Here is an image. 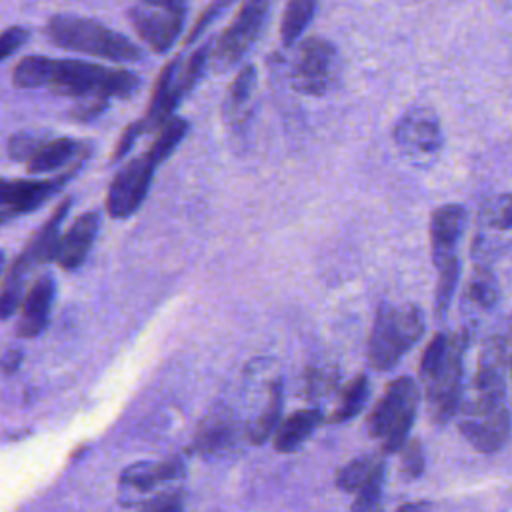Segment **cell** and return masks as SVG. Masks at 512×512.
Listing matches in <instances>:
<instances>
[{"mask_svg":"<svg viewBox=\"0 0 512 512\" xmlns=\"http://www.w3.org/2000/svg\"><path fill=\"white\" fill-rule=\"evenodd\" d=\"M12 84L22 90L48 88L74 98V106H108L112 98H130L140 86V76L126 68L32 54L18 60L12 70Z\"/></svg>","mask_w":512,"mask_h":512,"instance_id":"obj_1","label":"cell"},{"mask_svg":"<svg viewBox=\"0 0 512 512\" xmlns=\"http://www.w3.org/2000/svg\"><path fill=\"white\" fill-rule=\"evenodd\" d=\"M208 56H212V46L202 44L186 60L178 56L164 66V70L158 74L156 84L152 88L146 114L124 128L122 136L116 142L112 160H120L132 148L138 136H142L144 132L160 130L174 118L172 110L180 104L182 96L192 90L204 66L208 64Z\"/></svg>","mask_w":512,"mask_h":512,"instance_id":"obj_2","label":"cell"},{"mask_svg":"<svg viewBox=\"0 0 512 512\" xmlns=\"http://www.w3.org/2000/svg\"><path fill=\"white\" fill-rule=\"evenodd\" d=\"M464 350V334L438 332L420 358V380L430 418L436 424L448 422L460 406Z\"/></svg>","mask_w":512,"mask_h":512,"instance_id":"obj_3","label":"cell"},{"mask_svg":"<svg viewBox=\"0 0 512 512\" xmlns=\"http://www.w3.org/2000/svg\"><path fill=\"white\" fill-rule=\"evenodd\" d=\"M186 132H188V122L178 116L172 118L166 126L158 130L154 142L148 146L146 152L128 160L116 172L106 192V210L112 218L124 220L140 208V204L148 194L156 168L180 144Z\"/></svg>","mask_w":512,"mask_h":512,"instance_id":"obj_4","label":"cell"},{"mask_svg":"<svg viewBox=\"0 0 512 512\" xmlns=\"http://www.w3.org/2000/svg\"><path fill=\"white\" fill-rule=\"evenodd\" d=\"M46 38L64 50L110 62H136L142 58V50L130 38L88 16L54 14L46 22Z\"/></svg>","mask_w":512,"mask_h":512,"instance_id":"obj_5","label":"cell"},{"mask_svg":"<svg viewBox=\"0 0 512 512\" xmlns=\"http://www.w3.org/2000/svg\"><path fill=\"white\" fill-rule=\"evenodd\" d=\"M424 314L418 306L380 304L368 338V362L374 370H392L422 338Z\"/></svg>","mask_w":512,"mask_h":512,"instance_id":"obj_6","label":"cell"},{"mask_svg":"<svg viewBox=\"0 0 512 512\" xmlns=\"http://www.w3.org/2000/svg\"><path fill=\"white\" fill-rule=\"evenodd\" d=\"M420 402V388L414 378L392 380L368 416V432L380 440L382 450L392 454L404 448Z\"/></svg>","mask_w":512,"mask_h":512,"instance_id":"obj_7","label":"cell"},{"mask_svg":"<svg viewBox=\"0 0 512 512\" xmlns=\"http://www.w3.org/2000/svg\"><path fill=\"white\" fill-rule=\"evenodd\" d=\"M72 198H64L52 212V216L36 230V234L30 238V242L22 248V252L14 258V262L6 268L4 274V284H2V298H0V308H2V318L8 320L12 312H16L22 294V286L26 282V276L30 270L36 266H42L50 260H56V248H58V228L62 220L66 218L70 210Z\"/></svg>","mask_w":512,"mask_h":512,"instance_id":"obj_8","label":"cell"},{"mask_svg":"<svg viewBox=\"0 0 512 512\" xmlns=\"http://www.w3.org/2000/svg\"><path fill=\"white\" fill-rule=\"evenodd\" d=\"M460 432L480 452H496L510 434L506 396L472 390L462 402Z\"/></svg>","mask_w":512,"mask_h":512,"instance_id":"obj_9","label":"cell"},{"mask_svg":"<svg viewBox=\"0 0 512 512\" xmlns=\"http://www.w3.org/2000/svg\"><path fill=\"white\" fill-rule=\"evenodd\" d=\"M340 76V60L336 46L320 36L306 38L294 56L290 70V84L296 92L310 96H324L330 92Z\"/></svg>","mask_w":512,"mask_h":512,"instance_id":"obj_10","label":"cell"},{"mask_svg":"<svg viewBox=\"0 0 512 512\" xmlns=\"http://www.w3.org/2000/svg\"><path fill=\"white\" fill-rule=\"evenodd\" d=\"M184 18V2H138L128 10V20L134 32L158 54L172 48L182 32Z\"/></svg>","mask_w":512,"mask_h":512,"instance_id":"obj_11","label":"cell"},{"mask_svg":"<svg viewBox=\"0 0 512 512\" xmlns=\"http://www.w3.org/2000/svg\"><path fill=\"white\" fill-rule=\"evenodd\" d=\"M268 2H246L234 20L224 28L212 46V64L216 70H228L238 64L264 30Z\"/></svg>","mask_w":512,"mask_h":512,"instance_id":"obj_12","label":"cell"},{"mask_svg":"<svg viewBox=\"0 0 512 512\" xmlns=\"http://www.w3.org/2000/svg\"><path fill=\"white\" fill-rule=\"evenodd\" d=\"M80 164L70 166L64 174L50 176V178H6L0 188V212L2 222L8 224L12 218L24 216L38 206H42L46 200H50L54 194H58L80 170Z\"/></svg>","mask_w":512,"mask_h":512,"instance_id":"obj_13","label":"cell"},{"mask_svg":"<svg viewBox=\"0 0 512 512\" xmlns=\"http://www.w3.org/2000/svg\"><path fill=\"white\" fill-rule=\"evenodd\" d=\"M394 142L412 162H428L442 148V128L434 110L414 106L396 122Z\"/></svg>","mask_w":512,"mask_h":512,"instance_id":"obj_14","label":"cell"},{"mask_svg":"<svg viewBox=\"0 0 512 512\" xmlns=\"http://www.w3.org/2000/svg\"><path fill=\"white\" fill-rule=\"evenodd\" d=\"M88 144L68 136H52L50 132H42L36 148L26 160L28 174H48L62 166H68L72 160H84L88 156Z\"/></svg>","mask_w":512,"mask_h":512,"instance_id":"obj_15","label":"cell"},{"mask_svg":"<svg viewBox=\"0 0 512 512\" xmlns=\"http://www.w3.org/2000/svg\"><path fill=\"white\" fill-rule=\"evenodd\" d=\"M466 226V210L460 204H444L430 218L432 260L438 266L456 260V246Z\"/></svg>","mask_w":512,"mask_h":512,"instance_id":"obj_16","label":"cell"},{"mask_svg":"<svg viewBox=\"0 0 512 512\" xmlns=\"http://www.w3.org/2000/svg\"><path fill=\"white\" fill-rule=\"evenodd\" d=\"M56 284L50 274H40L28 288L20 304V320L16 326L18 336L36 338L44 332L50 322V312L54 304Z\"/></svg>","mask_w":512,"mask_h":512,"instance_id":"obj_17","label":"cell"},{"mask_svg":"<svg viewBox=\"0 0 512 512\" xmlns=\"http://www.w3.org/2000/svg\"><path fill=\"white\" fill-rule=\"evenodd\" d=\"M98 228H100L98 210L80 214L58 240V248H56L58 266L64 270L80 268L94 244Z\"/></svg>","mask_w":512,"mask_h":512,"instance_id":"obj_18","label":"cell"},{"mask_svg":"<svg viewBox=\"0 0 512 512\" xmlns=\"http://www.w3.org/2000/svg\"><path fill=\"white\" fill-rule=\"evenodd\" d=\"M184 476V464L180 458H166L160 462H136L128 466L122 476L120 484L132 488V490H152L158 484L176 480Z\"/></svg>","mask_w":512,"mask_h":512,"instance_id":"obj_19","label":"cell"},{"mask_svg":"<svg viewBox=\"0 0 512 512\" xmlns=\"http://www.w3.org/2000/svg\"><path fill=\"white\" fill-rule=\"evenodd\" d=\"M322 412L318 408H304L296 410L290 416H286L274 434V448L280 454L296 452L320 426Z\"/></svg>","mask_w":512,"mask_h":512,"instance_id":"obj_20","label":"cell"},{"mask_svg":"<svg viewBox=\"0 0 512 512\" xmlns=\"http://www.w3.org/2000/svg\"><path fill=\"white\" fill-rule=\"evenodd\" d=\"M236 440V426L228 412L210 414L198 428L194 450L200 454H220Z\"/></svg>","mask_w":512,"mask_h":512,"instance_id":"obj_21","label":"cell"},{"mask_svg":"<svg viewBox=\"0 0 512 512\" xmlns=\"http://www.w3.org/2000/svg\"><path fill=\"white\" fill-rule=\"evenodd\" d=\"M282 412V380L274 378L266 384V398L258 414L248 424V440L252 444H264L274 428L278 426V418Z\"/></svg>","mask_w":512,"mask_h":512,"instance_id":"obj_22","label":"cell"},{"mask_svg":"<svg viewBox=\"0 0 512 512\" xmlns=\"http://www.w3.org/2000/svg\"><path fill=\"white\" fill-rule=\"evenodd\" d=\"M386 472V464L376 456H358L336 474V484L340 490L358 494L362 492L378 474Z\"/></svg>","mask_w":512,"mask_h":512,"instance_id":"obj_23","label":"cell"},{"mask_svg":"<svg viewBox=\"0 0 512 512\" xmlns=\"http://www.w3.org/2000/svg\"><path fill=\"white\" fill-rule=\"evenodd\" d=\"M314 10L316 2L312 0H292L284 6V14L280 20V40L284 48L292 46L300 38V34L314 16Z\"/></svg>","mask_w":512,"mask_h":512,"instance_id":"obj_24","label":"cell"},{"mask_svg":"<svg viewBox=\"0 0 512 512\" xmlns=\"http://www.w3.org/2000/svg\"><path fill=\"white\" fill-rule=\"evenodd\" d=\"M370 396V382L366 374H358L356 378H352V382H348V386L342 390L340 396V404L338 408L332 412V422L342 424L352 420L354 416H358L362 412V408L366 406Z\"/></svg>","mask_w":512,"mask_h":512,"instance_id":"obj_25","label":"cell"},{"mask_svg":"<svg viewBox=\"0 0 512 512\" xmlns=\"http://www.w3.org/2000/svg\"><path fill=\"white\" fill-rule=\"evenodd\" d=\"M254 86H256V72L252 66H244L234 82L230 84L228 92H226V104H224V112L228 118H232L234 122H240L242 120V114H248L246 112V104L250 102L252 98V92H254Z\"/></svg>","mask_w":512,"mask_h":512,"instance_id":"obj_26","label":"cell"},{"mask_svg":"<svg viewBox=\"0 0 512 512\" xmlns=\"http://www.w3.org/2000/svg\"><path fill=\"white\" fill-rule=\"evenodd\" d=\"M458 274H460L458 258L438 266V282H436V292H434V306H436L438 316H444L452 302L454 288L458 284Z\"/></svg>","mask_w":512,"mask_h":512,"instance_id":"obj_27","label":"cell"},{"mask_svg":"<svg viewBox=\"0 0 512 512\" xmlns=\"http://www.w3.org/2000/svg\"><path fill=\"white\" fill-rule=\"evenodd\" d=\"M482 222L496 230L512 228V194H496L482 208Z\"/></svg>","mask_w":512,"mask_h":512,"instance_id":"obj_28","label":"cell"},{"mask_svg":"<svg viewBox=\"0 0 512 512\" xmlns=\"http://www.w3.org/2000/svg\"><path fill=\"white\" fill-rule=\"evenodd\" d=\"M468 296L482 308H492L498 300V286L490 270L478 268L468 284Z\"/></svg>","mask_w":512,"mask_h":512,"instance_id":"obj_29","label":"cell"},{"mask_svg":"<svg viewBox=\"0 0 512 512\" xmlns=\"http://www.w3.org/2000/svg\"><path fill=\"white\" fill-rule=\"evenodd\" d=\"M42 132H16L8 138V144H6V150H8V156L10 160L14 162H26L32 154V150L36 148L38 140H40Z\"/></svg>","mask_w":512,"mask_h":512,"instance_id":"obj_30","label":"cell"},{"mask_svg":"<svg viewBox=\"0 0 512 512\" xmlns=\"http://www.w3.org/2000/svg\"><path fill=\"white\" fill-rule=\"evenodd\" d=\"M424 470V452L418 440H408L402 448V474L410 480L418 478Z\"/></svg>","mask_w":512,"mask_h":512,"instance_id":"obj_31","label":"cell"},{"mask_svg":"<svg viewBox=\"0 0 512 512\" xmlns=\"http://www.w3.org/2000/svg\"><path fill=\"white\" fill-rule=\"evenodd\" d=\"M140 512H182V492L168 490L142 502Z\"/></svg>","mask_w":512,"mask_h":512,"instance_id":"obj_32","label":"cell"},{"mask_svg":"<svg viewBox=\"0 0 512 512\" xmlns=\"http://www.w3.org/2000/svg\"><path fill=\"white\" fill-rule=\"evenodd\" d=\"M28 34L30 32L24 26H8V28H4L2 38H0V58L2 60L10 58L28 40Z\"/></svg>","mask_w":512,"mask_h":512,"instance_id":"obj_33","label":"cell"},{"mask_svg":"<svg viewBox=\"0 0 512 512\" xmlns=\"http://www.w3.org/2000/svg\"><path fill=\"white\" fill-rule=\"evenodd\" d=\"M224 8H226V4H222V2H214V4L206 6V8L200 12V16H198V20H196L194 28H192V30H190V34L186 36V44H190L192 40H196V38H198V34H202V30H204L206 26H210V24H212V20L218 16V12H220V10H224Z\"/></svg>","mask_w":512,"mask_h":512,"instance_id":"obj_34","label":"cell"},{"mask_svg":"<svg viewBox=\"0 0 512 512\" xmlns=\"http://www.w3.org/2000/svg\"><path fill=\"white\" fill-rule=\"evenodd\" d=\"M20 360H22L20 350H8V352L4 354V360H2V368H4V372H6V374L14 372V370L18 368Z\"/></svg>","mask_w":512,"mask_h":512,"instance_id":"obj_35","label":"cell"},{"mask_svg":"<svg viewBox=\"0 0 512 512\" xmlns=\"http://www.w3.org/2000/svg\"><path fill=\"white\" fill-rule=\"evenodd\" d=\"M396 512H422V508L416 506V504H404V506H400Z\"/></svg>","mask_w":512,"mask_h":512,"instance_id":"obj_36","label":"cell"}]
</instances>
